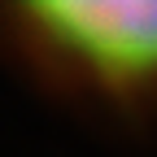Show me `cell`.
I'll return each instance as SVG.
<instances>
[{"label": "cell", "mask_w": 157, "mask_h": 157, "mask_svg": "<svg viewBox=\"0 0 157 157\" xmlns=\"http://www.w3.org/2000/svg\"><path fill=\"white\" fill-rule=\"evenodd\" d=\"M26 22L101 78H157V0H39Z\"/></svg>", "instance_id": "1"}]
</instances>
